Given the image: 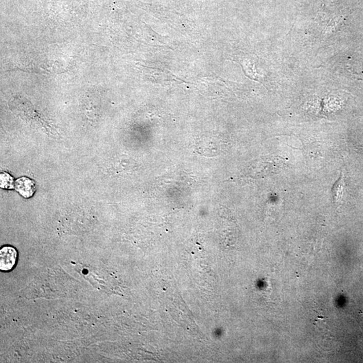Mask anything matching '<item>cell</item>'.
Wrapping results in <instances>:
<instances>
[{"instance_id": "cell-1", "label": "cell", "mask_w": 363, "mask_h": 363, "mask_svg": "<svg viewBox=\"0 0 363 363\" xmlns=\"http://www.w3.org/2000/svg\"><path fill=\"white\" fill-rule=\"evenodd\" d=\"M17 252L14 248L4 246L0 250V269L2 271H9L16 265Z\"/></svg>"}, {"instance_id": "cell-2", "label": "cell", "mask_w": 363, "mask_h": 363, "mask_svg": "<svg viewBox=\"0 0 363 363\" xmlns=\"http://www.w3.org/2000/svg\"><path fill=\"white\" fill-rule=\"evenodd\" d=\"M15 189L22 197L29 199L34 195L36 191V186L34 182L30 178L21 177L18 178L15 182Z\"/></svg>"}, {"instance_id": "cell-3", "label": "cell", "mask_w": 363, "mask_h": 363, "mask_svg": "<svg viewBox=\"0 0 363 363\" xmlns=\"http://www.w3.org/2000/svg\"><path fill=\"white\" fill-rule=\"evenodd\" d=\"M345 191V181L343 174L341 177L334 183L333 188L332 189V197H333L334 203L340 204L344 199Z\"/></svg>"}, {"instance_id": "cell-4", "label": "cell", "mask_w": 363, "mask_h": 363, "mask_svg": "<svg viewBox=\"0 0 363 363\" xmlns=\"http://www.w3.org/2000/svg\"><path fill=\"white\" fill-rule=\"evenodd\" d=\"M0 186H1L2 188L7 189V190H11V189L15 188V182L14 178L9 175L8 173L2 172L1 177H0Z\"/></svg>"}]
</instances>
